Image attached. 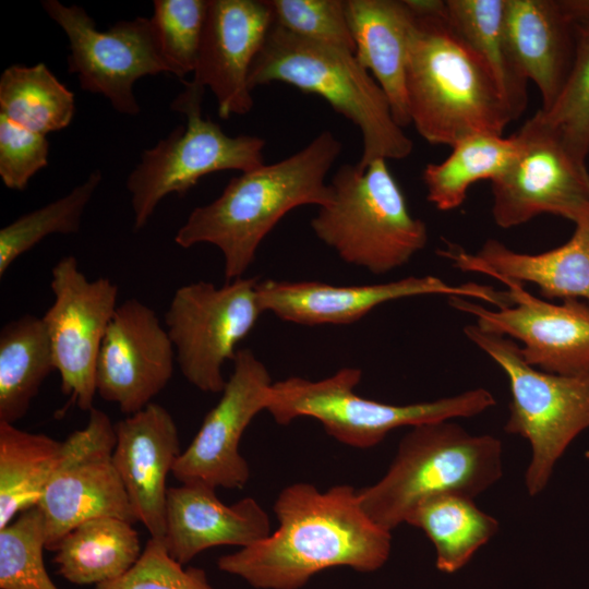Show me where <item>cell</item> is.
<instances>
[{
  "label": "cell",
  "mask_w": 589,
  "mask_h": 589,
  "mask_svg": "<svg viewBox=\"0 0 589 589\" xmlns=\"http://www.w3.org/2000/svg\"><path fill=\"white\" fill-rule=\"evenodd\" d=\"M413 14L406 73L411 124L432 145L503 135L515 120L492 73L445 19V1L406 0Z\"/></svg>",
  "instance_id": "obj_2"
},
{
  "label": "cell",
  "mask_w": 589,
  "mask_h": 589,
  "mask_svg": "<svg viewBox=\"0 0 589 589\" xmlns=\"http://www.w3.org/2000/svg\"><path fill=\"white\" fill-rule=\"evenodd\" d=\"M504 23L512 56L538 87L545 110L557 98L570 70L576 29L560 0H505Z\"/></svg>",
  "instance_id": "obj_23"
},
{
  "label": "cell",
  "mask_w": 589,
  "mask_h": 589,
  "mask_svg": "<svg viewBox=\"0 0 589 589\" xmlns=\"http://www.w3.org/2000/svg\"><path fill=\"white\" fill-rule=\"evenodd\" d=\"M173 345L156 312L137 299L120 303L104 337L96 369V390L121 412L149 405L170 381Z\"/></svg>",
  "instance_id": "obj_18"
},
{
  "label": "cell",
  "mask_w": 589,
  "mask_h": 589,
  "mask_svg": "<svg viewBox=\"0 0 589 589\" xmlns=\"http://www.w3.org/2000/svg\"><path fill=\"white\" fill-rule=\"evenodd\" d=\"M560 1L575 29L589 27V0Z\"/></svg>",
  "instance_id": "obj_39"
},
{
  "label": "cell",
  "mask_w": 589,
  "mask_h": 589,
  "mask_svg": "<svg viewBox=\"0 0 589 589\" xmlns=\"http://www.w3.org/2000/svg\"><path fill=\"white\" fill-rule=\"evenodd\" d=\"M518 149L492 180V216L512 228L552 214L574 224L589 213V172L536 113L516 133Z\"/></svg>",
  "instance_id": "obj_12"
},
{
  "label": "cell",
  "mask_w": 589,
  "mask_h": 589,
  "mask_svg": "<svg viewBox=\"0 0 589 589\" xmlns=\"http://www.w3.org/2000/svg\"><path fill=\"white\" fill-rule=\"evenodd\" d=\"M63 452V442L0 422V528L37 506Z\"/></svg>",
  "instance_id": "obj_28"
},
{
  "label": "cell",
  "mask_w": 589,
  "mask_h": 589,
  "mask_svg": "<svg viewBox=\"0 0 589 589\" xmlns=\"http://www.w3.org/2000/svg\"><path fill=\"white\" fill-rule=\"evenodd\" d=\"M184 83V89L171 109L187 117L165 139L141 155V161L127 179L131 194L134 230L142 229L163 199L170 193L180 196L206 175L253 170L262 165L265 141L256 135L230 136L220 125L202 115L205 88Z\"/></svg>",
  "instance_id": "obj_9"
},
{
  "label": "cell",
  "mask_w": 589,
  "mask_h": 589,
  "mask_svg": "<svg viewBox=\"0 0 589 589\" xmlns=\"http://www.w3.org/2000/svg\"><path fill=\"white\" fill-rule=\"evenodd\" d=\"M273 82L321 96L358 127L362 137L359 167L411 154V139L396 123L386 95L353 52L299 37L273 23L252 62L249 86Z\"/></svg>",
  "instance_id": "obj_4"
},
{
  "label": "cell",
  "mask_w": 589,
  "mask_h": 589,
  "mask_svg": "<svg viewBox=\"0 0 589 589\" xmlns=\"http://www.w3.org/2000/svg\"><path fill=\"white\" fill-rule=\"evenodd\" d=\"M103 180L99 169L67 195L20 216L0 230V276L47 236L76 233L83 213Z\"/></svg>",
  "instance_id": "obj_32"
},
{
  "label": "cell",
  "mask_w": 589,
  "mask_h": 589,
  "mask_svg": "<svg viewBox=\"0 0 589 589\" xmlns=\"http://www.w3.org/2000/svg\"><path fill=\"white\" fill-rule=\"evenodd\" d=\"M208 0H155L151 17L169 74L183 77L197 62Z\"/></svg>",
  "instance_id": "obj_35"
},
{
  "label": "cell",
  "mask_w": 589,
  "mask_h": 589,
  "mask_svg": "<svg viewBox=\"0 0 589 589\" xmlns=\"http://www.w3.org/2000/svg\"><path fill=\"white\" fill-rule=\"evenodd\" d=\"M53 302L43 316L61 388L81 410L94 406L100 347L119 305L118 287L109 278L88 280L77 260L68 255L51 271Z\"/></svg>",
  "instance_id": "obj_14"
},
{
  "label": "cell",
  "mask_w": 589,
  "mask_h": 589,
  "mask_svg": "<svg viewBox=\"0 0 589 589\" xmlns=\"http://www.w3.org/2000/svg\"><path fill=\"white\" fill-rule=\"evenodd\" d=\"M361 377L360 369L342 368L317 381L292 376L275 382L266 410L281 425L300 417L314 418L338 442L370 448L395 429L476 417L496 402L491 392L479 387L431 401L384 404L356 393Z\"/></svg>",
  "instance_id": "obj_7"
},
{
  "label": "cell",
  "mask_w": 589,
  "mask_h": 589,
  "mask_svg": "<svg viewBox=\"0 0 589 589\" xmlns=\"http://www.w3.org/2000/svg\"><path fill=\"white\" fill-rule=\"evenodd\" d=\"M272 25L268 0H208L191 81L211 89L220 118L251 111L249 73Z\"/></svg>",
  "instance_id": "obj_19"
},
{
  "label": "cell",
  "mask_w": 589,
  "mask_h": 589,
  "mask_svg": "<svg viewBox=\"0 0 589 589\" xmlns=\"http://www.w3.org/2000/svg\"><path fill=\"white\" fill-rule=\"evenodd\" d=\"M278 528L265 539L217 561L221 572L257 589H300L318 572L347 566L370 573L392 550V532L363 510L358 490L335 485L325 492L294 483L278 494Z\"/></svg>",
  "instance_id": "obj_1"
},
{
  "label": "cell",
  "mask_w": 589,
  "mask_h": 589,
  "mask_svg": "<svg viewBox=\"0 0 589 589\" xmlns=\"http://www.w3.org/2000/svg\"><path fill=\"white\" fill-rule=\"evenodd\" d=\"M75 112L74 94L43 63L12 64L0 76V115L46 135L67 128Z\"/></svg>",
  "instance_id": "obj_31"
},
{
  "label": "cell",
  "mask_w": 589,
  "mask_h": 589,
  "mask_svg": "<svg viewBox=\"0 0 589 589\" xmlns=\"http://www.w3.org/2000/svg\"><path fill=\"white\" fill-rule=\"evenodd\" d=\"M256 293L263 312H271L285 322L311 326L351 324L383 303L417 296L473 298L496 308L510 303L506 290L476 283L454 286L431 275L354 286L266 279L259 280Z\"/></svg>",
  "instance_id": "obj_17"
},
{
  "label": "cell",
  "mask_w": 589,
  "mask_h": 589,
  "mask_svg": "<svg viewBox=\"0 0 589 589\" xmlns=\"http://www.w3.org/2000/svg\"><path fill=\"white\" fill-rule=\"evenodd\" d=\"M438 254L464 272L484 274L503 284L529 283L548 299L589 303V213L575 224L567 242L542 253H519L498 240L488 239L474 254L450 242Z\"/></svg>",
  "instance_id": "obj_21"
},
{
  "label": "cell",
  "mask_w": 589,
  "mask_h": 589,
  "mask_svg": "<svg viewBox=\"0 0 589 589\" xmlns=\"http://www.w3.org/2000/svg\"><path fill=\"white\" fill-rule=\"evenodd\" d=\"M257 277L237 278L221 287L196 281L179 287L165 313L176 361L184 378L204 393H221L223 365L263 312Z\"/></svg>",
  "instance_id": "obj_10"
},
{
  "label": "cell",
  "mask_w": 589,
  "mask_h": 589,
  "mask_svg": "<svg viewBox=\"0 0 589 589\" xmlns=\"http://www.w3.org/2000/svg\"><path fill=\"white\" fill-rule=\"evenodd\" d=\"M444 14L449 26L485 63L517 119L527 107L528 81L508 46L505 0H447Z\"/></svg>",
  "instance_id": "obj_27"
},
{
  "label": "cell",
  "mask_w": 589,
  "mask_h": 589,
  "mask_svg": "<svg viewBox=\"0 0 589 589\" xmlns=\"http://www.w3.org/2000/svg\"><path fill=\"white\" fill-rule=\"evenodd\" d=\"M94 589H214L204 569L183 567L163 539L147 541L137 562L121 577Z\"/></svg>",
  "instance_id": "obj_37"
},
{
  "label": "cell",
  "mask_w": 589,
  "mask_h": 589,
  "mask_svg": "<svg viewBox=\"0 0 589 589\" xmlns=\"http://www.w3.org/2000/svg\"><path fill=\"white\" fill-rule=\"evenodd\" d=\"M510 305L491 310L462 297H448L454 309L472 315L482 330L515 338L530 365L548 373H589V303L544 301L524 285L508 283Z\"/></svg>",
  "instance_id": "obj_16"
},
{
  "label": "cell",
  "mask_w": 589,
  "mask_h": 589,
  "mask_svg": "<svg viewBox=\"0 0 589 589\" xmlns=\"http://www.w3.org/2000/svg\"><path fill=\"white\" fill-rule=\"evenodd\" d=\"M45 519L37 506L0 528V589H59L44 564Z\"/></svg>",
  "instance_id": "obj_34"
},
{
  "label": "cell",
  "mask_w": 589,
  "mask_h": 589,
  "mask_svg": "<svg viewBox=\"0 0 589 589\" xmlns=\"http://www.w3.org/2000/svg\"><path fill=\"white\" fill-rule=\"evenodd\" d=\"M332 201L311 220L315 236L346 263L380 275L407 264L428 243L385 159L344 164L329 182Z\"/></svg>",
  "instance_id": "obj_6"
},
{
  "label": "cell",
  "mask_w": 589,
  "mask_h": 589,
  "mask_svg": "<svg viewBox=\"0 0 589 589\" xmlns=\"http://www.w3.org/2000/svg\"><path fill=\"white\" fill-rule=\"evenodd\" d=\"M271 532L268 514L252 497L227 505L215 489L202 483L168 489L163 540L169 554L183 565L213 546L245 548Z\"/></svg>",
  "instance_id": "obj_22"
},
{
  "label": "cell",
  "mask_w": 589,
  "mask_h": 589,
  "mask_svg": "<svg viewBox=\"0 0 589 589\" xmlns=\"http://www.w3.org/2000/svg\"><path fill=\"white\" fill-rule=\"evenodd\" d=\"M132 525L117 517H97L77 525L55 550L58 574L74 585L97 586L121 577L142 554Z\"/></svg>",
  "instance_id": "obj_25"
},
{
  "label": "cell",
  "mask_w": 589,
  "mask_h": 589,
  "mask_svg": "<svg viewBox=\"0 0 589 589\" xmlns=\"http://www.w3.org/2000/svg\"><path fill=\"white\" fill-rule=\"evenodd\" d=\"M536 116L580 161L589 155V27L576 28L575 53L567 79L552 106Z\"/></svg>",
  "instance_id": "obj_33"
},
{
  "label": "cell",
  "mask_w": 589,
  "mask_h": 589,
  "mask_svg": "<svg viewBox=\"0 0 589 589\" xmlns=\"http://www.w3.org/2000/svg\"><path fill=\"white\" fill-rule=\"evenodd\" d=\"M341 148L325 130L294 154L232 177L217 199L190 213L175 242L185 249L215 245L224 257L227 283L243 277L261 242L286 214L332 201L325 179Z\"/></svg>",
  "instance_id": "obj_3"
},
{
  "label": "cell",
  "mask_w": 589,
  "mask_h": 589,
  "mask_svg": "<svg viewBox=\"0 0 589 589\" xmlns=\"http://www.w3.org/2000/svg\"><path fill=\"white\" fill-rule=\"evenodd\" d=\"M113 462L137 521L152 538L166 528L167 477L180 454L176 422L160 405L151 402L115 424Z\"/></svg>",
  "instance_id": "obj_20"
},
{
  "label": "cell",
  "mask_w": 589,
  "mask_h": 589,
  "mask_svg": "<svg viewBox=\"0 0 589 589\" xmlns=\"http://www.w3.org/2000/svg\"><path fill=\"white\" fill-rule=\"evenodd\" d=\"M405 522L425 533L434 545L437 569L446 574L462 568L500 528L498 520L473 498L455 494L421 502Z\"/></svg>",
  "instance_id": "obj_29"
},
{
  "label": "cell",
  "mask_w": 589,
  "mask_h": 589,
  "mask_svg": "<svg viewBox=\"0 0 589 589\" xmlns=\"http://www.w3.org/2000/svg\"><path fill=\"white\" fill-rule=\"evenodd\" d=\"M55 370L43 317L25 314L8 322L0 332V422L14 424L24 418Z\"/></svg>",
  "instance_id": "obj_26"
},
{
  "label": "cell",
  "mask_w": 589,
  "mask_h": 589,
  "mask_svg": "<svg viewBox=\"0 0 589 589\" xmlns=\"http://www.w3.org/2000/svg\"><path fill=\"white\" fill-rule=\"evenodd\" d=\"M41 5L68 36V71L77 75L80 87L104 95L120 113L137 115L134 83L146 75L169 73L151 19L119 21L99 31L82 7L58 0H44Z\"/></svg>",
  "instance_id": "obj_13"
},
{
  "label": "cell",
  "mask_w": 589,
  "mask_h": 589,
  "mask_svg": "<svg viewBox=\"0 0 589 589\" xmlns=\"http://www.w3.org/2000/svg\"><path fill=\"white\" fill-rule=\"evenodd\" d=\"M48 156L46 135L0 115V177L8 189L24 190L31 178L47 166Z\"/></svg>",
  "instance_id": "obj_38"
},
{
  "label": "cell",
  "mask_w": 589,
  "mask_h": 589,
  "mask_svg": "<svg viewBox=\"0 0 589 589\" xmlns=\"http://www.w3.org/2000/svg\"><path fill=\"white\" fill-rule=\"evenodd\" d=\"M464 333L508 378L512 398L504 431L529 442L525 485L536 496L548 485L570 443L589 429V373H548L526 362L520 347L508 337L476 324L465 326Z\"/></svg>",
  "instance_id": "obj_8"
},
{
  "label": "cell",
  "mask_w": 589,
  "mask_h": 589,
  "mask_svg": "<svg viewBox=\"0 0 589 589\" xmlns=\"http://www.w3.org/2000/svg\"><path fill=\"white\" fill-rule=\"evenodd\" d=\"M354 56L386 95L400 128L411 124L407 58L413 14L405 0H345Z\"/></svg>",
  "instance_id": "obj_24"
},
{
  "label": "cell",
  "mask_w": 589,
  "mask_h": 589,
  "mask_svg": "<svg viewBox=\"0 0 589 589\" xmlns=\"http://www.w3.org/2000/svg\"><path fill=\"white\" fill-rule=\"evenodd\" d=\"M233 371L218 402L204 417L194 438L177 459L173 477L181 483L213 489H242L250 467L239 450L244 430L266 410L272 377L252 350H237Z\"/></svg>",
  "instance_id": "obj_15"
},
{
  "label": "cell",
  "mask_w": 589,
  "mask_h": 589,
  "mask_svg": "<svg viewBox=\"0 0 589 589\" xmlns=\"http://www.w3.org/2000/svg\"><path fill=\"white\" fill-rule=\"evenodd\" d=\"M115 445V424L95 407L87 424L63 441L61 458L37 504L47 550L55 551L71 529L92 518L137 521L113 462Z\"/></svg>",
  "instance_id": "obj_11"
},
{
  "label": "cell",
  "mask_w": 589,
  "mask_h": 589,
  "mask_svg": "<svg viewBox=\"0 0 589 589\" xmlns=\"http://www.w3.org/2000/svg\"><path fill=\"white\" fill-rule=\"evenodd\" d=\"M502 442L450 420L411 426L386 473L358 490L365 514L392 532L421 502L446 494L474 498L503 474Z\"/></svg>",
  "instance_id": "obj_5"
},
{
  "label": "cell",
  "mask_w": 589,
  "mask_h": 589,
  "mask_svg": "<svg viewBox=\"0 0 589 589\" xmlns=\"http://www.w3.org/2000/svg\"><path fill=\"white\" fill-rule=\"evenodd\" d=\"M273 23L285 31L317 43L349 50L354 43L348 25L345 0H268Z\"/></svg>",
  "instance_id": "obj_36"
},
{
  "label": "cell",
  "mask_w": 589,
  "mask_h": 589,
  "mask_svg": "<svg viewBox=\"0 0 589 589\" xmlns=\"http://www.w3.org/2000/svg\"><path fill=\"white\" fill-rule=\"evenodd\" d=\"M517 149L516 134L505 137L478 133L460 140L443 161L428 164L423 169L426 200L440 211L459 207L469 188L478 181L497 178Z\"/></svg>",
  "instance_id": "obj_30"
}]
</instances>
